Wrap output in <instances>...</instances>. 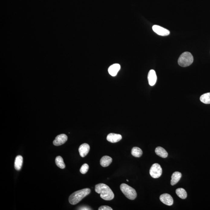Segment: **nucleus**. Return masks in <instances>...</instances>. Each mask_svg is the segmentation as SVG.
Listing matches in <instances>:
<instances>
[{"instance_id": "nucleus-22", "label": "nucleus", "mask_w": 210, "mask_h": 210, "mask_svg": "<svg viewBox=\"0 0 210 210\" xmlns=\"http://www.w3.org/2000/svg\"><path fill=\"white\" fill-rule=\"evenodd\" d=\"M99 210H112V208L107 205L102 206L99 208Z\"/></svg>"}, {"instance_id": "nucleus-13", "label": "nucleus", "mask_w": 210, "mask_h": 210, "mask_svg": "<svg viewBox=\"0 0 210 210\" xmlns=\"http://www.w3.org/2000/svg\"><path fill=\"white\" fill-rule=\"evenodd\" d=\"M112 158L108 156H104L101 158L100 164L103 167H107L111 164L112 162Z\"/></svg>"}, {"instance_id": "nucleus-4", "label": "nucleus", "mask_w": 210, "mask_h": 210, "mask_svg": "<svg viewBox=\"0 0 210 210\" xmlns=\"http://www.w3.org/2000/svg\"><path fill=\"white\" fill-rule=\"evenodd\" d=\"M120 189L126 197L131 200L136 198L137 194L136 191L127 184L123 183L120 185Z\"/></svg>"}, {"instance_id": "nucleus-8", "label": "nucleus", "mask_w": 210, "mask_h": 210, "mask_svg": "<svg viewBox=\"0 0 210 210\" xmlns=\"http://www.w3.org/2000/svg\"><path fill=\"white\" fill-rule=\"evenodd\" d=\"M67 135L65 134H61L58 135L53 141V144L55 146L62 145L67 141Z\"/></svg>"}, {"instance_id": "nucleus-12", "label": "nucleus", "mask_w": 210, "mask_h": 210, "mask_svg": "<svg viewBox=\"0 0 210 210\" xmlns=\"http://www.w3.org/2000/svg\"><path fill=\"white\" fill-rule=\"evenodd\" d=\"M121 66L118 63H115L110 66L108 69V72L112 76H115L120 69Z\"/></svg>"}, {"instance_id": "nucleus-5", "label": "nucleus", "mask_w": 210, "mask_h": 210, "mask_svg": "<svg viewBox=\"0 0 210 210\" xmlns=\"http://www.w3.org/2000/svg\"><path fill=\"white\" fill-rule=\"evenodd\" d=\"M162 173V168L158 163H154L152 165L150 170V174L153 178H158L161 176Z\"/></svg>"}, {"instance_id": "nucleus-14", "label": "nucleus", "mask_w": 210, "mask_h": 210, "mask_svg": "<svg viewBox=\"0 0 210 210\" xmlns=\"http://www.w3.org/2000/svg\"><path fill=\"white\" fill-rule=\"evenodd\" d=\"M182 174L179 172H175L172 175L171 180V185L174 186L181 179Z\"/></svg>"}, {"instance_id": "nucleus-21", "label": "nucleus", "mask_w": 210, "mask_h": 210, "mask_svg": "<svg viewBox=\"0 0 210 210\" xmlns=\"http://www.w3.org/2000/svg\"><path fill=\"white\" fill-rule=\"evenodd\" d=\"M89 169V165L85 163L81 166V169H80V172H81V174H85L87 173Z\"/></svg>"}, {"instance_id": "nucleus-24", "label": "nucleus", "mask_w": 210, "mask_h": 210, "mask_svg": "<svg viewBox=\"0 0 210 210\" xmlns=\"http://www.w3.org/2000/svg\"><path fill=\"white\" fill-rule=\"evenodd\" d=\"M127 182H128V179L127 180Z\"/></svg>"}, {"instance_id": "nucleus-6", "label": "nucleus", "mask_w": 210, "mask_h": 210, "mask_svg": "<svg viewBox=\"0 0 210 210\" xmlns=\"http://www.w3.org/2000/svg\"><path fill=\"white\" fill-rule=\"evenodd\" d=\"M152 29L154 32L157 34L161 36H166L170 34V32L168 30L162 27L159 25H154L152 27Z\"/></svg>"}, {"instance_id": "nucleus-10", "label": "nucleus", "mask_w": 210, "mask_h": 210, "mask_svg": "<svg viewBox=\"0 0 210 210\" xmlns=\"http://www.w3.org/2000/svg\"><path fill=\"white\" fill-rule=\"evenodd\" d=\"M147 78L149 85L151 86H154L157 80L156 73L154 70H151L149 71Z\"/></svg>"}, {"instance_id": "nucleus-18", "label": "nucleus", "mask_w": 210, "mask_h": 210, "mask_svg": "<svg viewBox=\"0 0 210 210\" xmlns=\"http://www.w3.org/2000/svg\"><path fill=\"white\" fill-rule=\"evenodd\" d=\"M131 154L134 157H140L143 154V151L139 147H135L132 149Z\"/></svg>"}, {"instance_id": "nucleus-7", "label": "nucleus", "mask_w": 210, "mask_h": 210, "mask_svg": "<svg viewBox=\"0 0 210 210\" xmlns=\"http://www.w3.org/2000/svg\"><path fill=\"white\" fill-rule=\"evenodd\" d=\"M160 199L163 203L166 205H172L174 202L173 197L169 194H163L160 196Z\"/></svg>"}, {"instance_id": "nucleus-16", "label": "nucleus", "mask_w": 210, "mask_h": 210, "mask_svg": "<svg viewBox=\"0 0 210 210\" xmlns=\"http://www.w3.org/2000/svg\"><path fill=\"white\" fill-rule=\"evenodd\" d=\"M156 153L163 158H166L168 156V153L164 149L161 147H158L155 150Z\"/></svg>"}, {"instance_id": "nucleus-3", "label": "nucleus", "mask_w": 210, "mask_h": 210, "mask_svg": "<svg viewBox=\"0 0 210 210\" xmlns=\"http://www.w3.org/2000/svg\"><path fill=\"white\" fill-rule=\"evenodd\" d=\"M193 62V55L189 52H185L181 54L178 60L179 65L183 67H186L190 66Z\"/></svg>"}, {"instance_id": "nucleus-9", "label": "nucleus", "mask_w": 210, "mask_h": 210, "mask_svg": "<svg viewBox=\"0 0 210 210\" xmlns=\"http://www.w3.org/2000/svg\"><path fill=\"white\" fill-rule=\"evenodd\" d=\"M90 147L88 144L84 143L81 144L79 148L80 155L82 157L86 156L90 151Z\"/></svg>"}, {"instance_id": "nucleus-23", "label": "nucleus", "mask_w": 210, "mask_h": 210, "mask_svg": "<svg viewBox=\"0 0 210 210\" xmlns=\"http://www.w3.org/2000/svg\"><path fill=\"white\" fill-rule=\"evenodd\" d=\"M79 210H92L90 207H80Z\"/></svg>"}, {"instance_id": "nucleus-1", "label": "nucleus", "mask_w": 210, "mask_h": 210, "mask_svg": "<svg viewBox=\"0 0 210 210\" xmlns=\"http://www.w3.org/2000/svg\"><path fill=\"white\" fill-rule=\"evenodd\" d=\"M95 191L100 194L102 199L105 200H111L114 198V194L108 185L104 183H100L95 185Z\"/></svg>"}, {"instance_id": "nucleus-20", "label": "nucleus", "mask_w": 210, "mask_h": 210, "mask_svg": "<svg viewBox=\"0 0 210 210\" xmlns=\"http://www.w3.org/2000/svg\"><path fill=\"white\" fill-rule=\"evenodd\" d=\"M200 101L205 104H210V92L205 93L200 97Z\"/></svg>"}, {"instance_id": "nucleus-15", "label": "nucleus", "mask_w": 210, "mask_h": 210, "mask_svg": "<svg viewBox=\"0 0 210 210\" xmlns=\"http://www.w3.org/2000/svg\"><path fill=\"white\" fill-rule=\"evenodd\" d=\"M23 158L21 156H17L15 158V169L17 170H21V166H22Z\"/></svg>"}, {"instance_id": "nucleus-19", "label": "nucleus", "mask_w": 210, "mask_h": 210, "mask_svg": "<svg viewBox=\"0 0 210 210\" xmlns=\"http://www.w3.org/2000/svg\"><path fill=\"white\" fill-rule=\"evenodd\" d=\"M55 163L57 166L60 169H63L66 167V165L63 158L61 156H58L56 157L55 159Z\"/></svg>"}, {"instance_id": "nucleus-17", "label": "nucleus", "mask_w": 210, "mask_h": 210, "mask_svg": "<svg viewBox=\"0 0 210 210\" xmlns=\"http://www.w3.org/2000/svg\"><path fill=\"white\" fill-rule=\"evenodd\" d=\"M176 193L179 197L183 199H186L187 196L186 191L183 188H179L177 189L176 190Z\"/></svg>"}, {"instance_id": "nucleus-11", "label": "nucleus", "mask_w": 210, "mask_h": 210, "mask_svg": "<svg viewBox=\"0 0 210 210\" xmlns=\"http://www.w3.org/2000/svg\"><path fill=\"white\" fill-rule=\"evenodd\" d=\"M122 139V136L119 134L110 133L108 135L107 140L111 143H116L120 141Z\"/></svg>"}, {"instance_id": "nucleus-2", "label": "nucleus", "mask_w": 210, "mask_h": 210, "mask_svg": "<svg viewBox=\"0 0 210 210\" xmlns=\"http://www.w3.org/2000/svg\"><path fill=\"white\" fill-rule=\"evenodd\" d=\"M91 190L89 188H85L76 191L71 195L69 197V202L72 205H75L81 201L85 196L90 193Z\"/></svg>"}]
</instances>
